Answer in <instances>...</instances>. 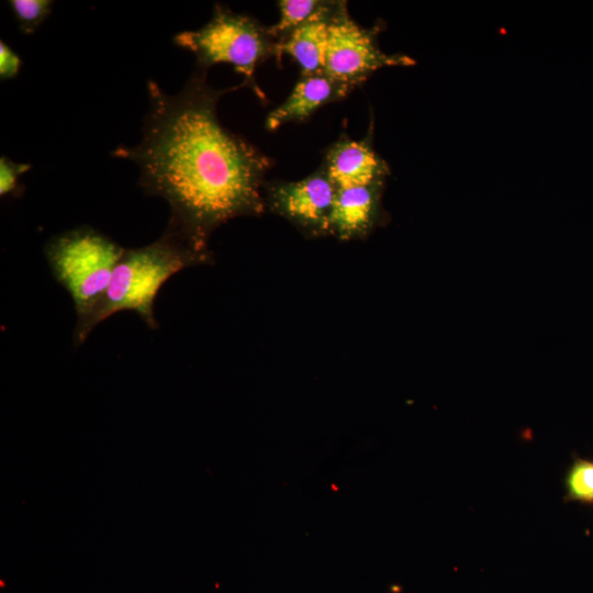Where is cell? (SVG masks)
Here are the masks:
<instances>
[{"label": "cell", "mask_w": 593, "mask_h": 593, "mask_svg": "<svg viewBox=\"0 0 593 593\" xmlns=\"http://www.w3.org/2000/svg\"><path fill=\"white\" fill-rule=\"evenodd\" d=\"M355 89L324 71L300 75L284 102L268 113L265 127L272 132L287 123L304 122L320 108L346 98Z\"/></svg>", "instance_id": "obj_9"}, {"label": "cell", "mask_w": 593, "mask_h": 593, "mask_svg": "<svg viewBox=\"0 0 593 593\" xmlns=\"http://www.w3.org/2000/svg\"><path fill=\"white\" fill-rule=\"evenodd\" d=\"M30 164L16 163L5 156L0 158V195L5 197L20 191L19 178L27 172Z\"/></svg>", "instance_id": "obj_14"}, {"label": "cell", "mask_w": 593, "mask_h": 593, "mask_svg": "<svg viewBox=\"0 0 593 593\" xmlns=\"http://www.w3.org/2000/svg\"><path fill=\"white\" fill-rule=\"evenodd\" d=\"M337 1L326 5L310 20L293 30L277 45L276 58L283 54L298 63L301 75L321 72L324 69L328 24Z\"/></svg>", "instance_id": "obj_10"}, {"label": "cell", "mask_w": 593, "mask_h": 593, "mask_svg": "<svg viewBox=\"0 0 593 593\" xmlns=\"http://www.w3.org/2000/svg\"><path fill=\"white\" fill-rule=\"evenodd\" d=\"M172 41L195 56V69L208 72L216 64H230L243 76L242 83L266 100L256 82L255 71L266 59L276 57L277 40L269 26L217 3L206 24L194 31L180 32Z\"/></svg>", "instance_id": "obj_3"}, {"label": "cell", "mask_w": 593, "mask_h": 593, "mask_svg": "<svg viewBox=\"0 0 593 593\" xmlns=\"http://www.w3.org/2000/svg\"><path fill=\"white\" fill-rule=\"evenodd\" d=\"M124 248L83 225L52 237L44 254L55 280L69 293L77 322L103 298Z\"/></svg>", "instance_id": "obj_4"}, {"label": "cell", "mask_w": 593, "mask_h": 593, "mask_svg": "<svg viewBox=\"0 0 593 593\" xmlns=\"http://www.w3.org/2000/svg\"><path fill=\"white\" fill-rule=\"evenodd\" d=\"M384 181L336 190L327 235L340 240L363 238L381 219Z\"/></svg>", "instance_id": "obj_8"}, {"label": "cell", "mask_w": 593, "mask_h": 593, "mask_svg": "<svg viewBox=\"0 0 593 593\" xmlns=\"http://www.w3.org/2000/svg\"><path fill=\"white\" fill-rule=\"evenodd\" d=\"M22 60L20 56L3 41H0V79L15 78L20 71Z\"/></svg>", "instance_id": "obj_15"}, {"label": "cell", "mask_w": 593, "mask_h": 593, "mask_svg": "<svg viewBox=\"0 0 593 593\" xmlns=\"http://www.w3.org/2000/svg\"><path fill=\"white\" fill-rule=\"evenodd\" d=\"M321 166L337 189L385 181L387 161L374 150L372 126L360 141L342 134L325 152Z\"/></svg>", "instance_id": "obj_7"}, {"label": "cell", "mask_w": 593, "mask_h": 593, "mask_svg": "<svg viewBox=\"0 0 593 593\" xmlns=\"http://www.w3.org/2000/svg\"><path fill=\"white\" fill-rule=\"evenodd\" d=\"M327 1L321 0H280L278 7L280 18L278 22L269 26L271 34L277 40V45L284 40L293 30L310 20L321 11Z\"/></svg>", "instance_id": "obj_11"}, {"label": "cell", "mask_w": 593, "mask_h": 593, "mask_svg": "<svg viewBox=\"0 0 593 593\" xmlns=\"http://www.w3.org/2000/svg\"><path fill=\"white\" fill-rule=\"evenodd\" d=\"M9 7L23 34L34 33L52 12L51 0H10Z\"/></svg>", "instance_id": "obj_13"}, {"label": "cell", "mask_w": 593, "mask_h": 593, "mask_svg": "<svg viewBox=\"0 0 593 593\" xmlns=\"http://www.w3.org/2000/svg\"><path fill=\"white\" fill-rule=\"evenodd\" d=\"M337 188L320 167L298 181H265V203L304 235H327L328 220Z\"/></svg>", "instance_id": "obj_6"}, {"label": "cell", "mask_w": 593, "mask_h": 593, "mask_svg": "<svg viewBox=\"0 0 593 593\" xmlns=\"http://www.w3.org/2000/svg\"><path fill=\"white\" fill-rule=\"evenodd\" d=\"M414 64L406 55L382 52L377 30L359 25L350 16L347 2L337 1L328 24L325 74L357 88L382 67Z\"/></svg>", "instance_id": "obj_5"}, {"label": "cell", "mask_w": 593, "mask_h": 593, "mask_svg": "<svg viewBox=\"0 0 593 593\" xmlns=\"http://www.w3.org/2000/svg\"><path fill=\"white\" fill-rule=\"evenodd\" d=\"M210 261L211 254L195 251L168 226L154 243L125 249L101 301L76 323L75 346L82 345L99 323L120 311H134L150 329H157L154 306L164 283L184 268Z\"/></svg>", "instance_id": "obj_2"}, {"label": "cell", "mask_w": 593, "mask_h": 593, "mask_svg": "<svg viewBox=\"0 0 593 593\" xmlns=\"http://www.w3.org/2000/svg\"><path fill=\"white\" fill-rule=\"evenodd\" d=\"M206 75L194 69L176 94L148 80L142 141L111 153L139 167V187L170 206L167 226L200 254H210L209 238L220 225L264 213L265 175L273 165L219 120L220 99L245 86L215 89Z\"/></svg>", "instance_id": "obj_1"}, {"label": "cell", "mask_w": 593, "mask_h": 593, "mask_svg": "<svg viewBox=\"0 0 593 593\" xmlns=\"http://www.w3.org/2000/svg\"><path fill=\"white\" fill-rule=\"evenodd\" d=\"M566 501L593 505V461L573 458L564 477Z\"/></svg>", "instance_id": "obj_12"}]
</instances>
